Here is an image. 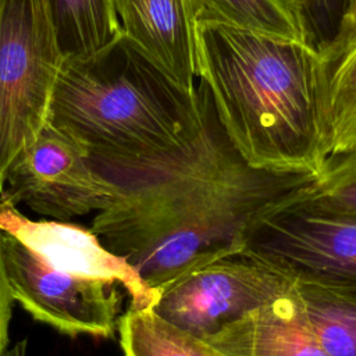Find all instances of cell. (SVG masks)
<instances>
[{
	"mask_svg": "<svg viewBox=\"0 0 356 356\" xmlns=\"http://www.w3.org/2000/svg\"><path fill=\"white\" fill-rule=\"evenodd\" d=\"M206 341L225 356H330L291 285Z\"/></svg>",
	"mask_w": 356,
	"mask_h": 356,
	"instance_id": "obj_11",
	"label": "cell"
},
{
	"mask_svg": "<svg viewBox=\"0 0 356 356\" xmlns=\"http://www.w3.org/2000/svg\"><path fill=\"white\" fill-rule=\"evenodd\" d=\"M0 256L14 300L35 320L70 337L115 335L121 307L117 284L56 270L4 231Z\"/></svg>",
	"mask_w": 356,
	"mask_h": 356,
	"instance_id": "obj_6",
	"label": "cell"
},
{
	"mask_svg": "<svg viewBox=\"0 0 356 356\" xmlns=\"http://www.w3.org/2000/svg\"><path fill=\"white\" fill-rule=\"evenodd\" d=\"M291 280L242 253L189 270L164 286L152 309L206 339L285 291Z\"/></svg>",
	"mask_w": 356,
	"mask_h": 356,
	"instance_id": "obj_8",
	"label": "cell"
},
{
	"mask_svg": "<svg viewBox=\"0 0 356 356\" xmlns=\"http://www.w3.org/2000/svg\"><path fill=\"white\" fill-rule=\"evenodd\" d=\"M305 192L324 206L356 214V146L330 157L321 174L305 186Z\"/></svg>",
	"mask_w": 356,
	"mask_h": 356,
	"instance_id": "obj_17",
	"label": "cell"
},
{
	"mask_svg": "<svg viewBox=\"0 0 356 356\" xmlns=\"http://www.w3.org/2000/svg\"><path fill=\"white\" fill-rule=\"evenodd\" d=\"M191 1L197 17L220 19L271 36L307 43L302 19L288 0Z\"/></svg>",
	"mask_w": 356,
	"mask_h": 356,
	"instance_id": "obj_15",
	"label": "cell"
},
{
	"mask_svg": "<svg viewBox=\"0 0 356 356\" xmlns=\"http://www.w3.org/2000/svg\"><path fill=\"white\" fill-rule=\"evenodd\" d=\"M305 316L330 356H356V289L292 281Z\"/></svg>",
	"mask_w": 356,
	"mask_h": 356,
	"instance_id": "obj_13",
	"label": "cell"
},
{
	"mask_svg": "<svg viewBox=\"0 0 356 356\" xmlns=\"http://www.w3.org/2000/svg\"><path fill=\"white\" fill-rule=\"evenodd\" d=\"M14 298L11 295L10 286L6 280L1 256H0V356L8 349L10 343V323L13 318V305Z\"/></svg>",
	"mask_w": 356,
	"mask_h": 356,
	"instance_id": "obj_20",
	"label": "cell"
},
{
	"mask_svg": "<svg viewBox=\"0 0 356 356\" xmlns=\"http://www.w3.org/2000/svg\"><path fill=\"white\" fill-rule=\"evenodd\" d=\"M325 71V125L332 157L356 146V40Z\"/></svg>",
	"mask_w": 356,
	"mask_h": 356,
	"instance_id": "obj_16",
	"label": "cell"
},
{
	"mask_svg": "<svg viewBox=\"0 0 356 356\" xmlns=\"http://www.w3.org/2000/svg\"><path fill=\"white\" fill-rule=\"evenodd\" d=\"M316 177L257 170L228 140L216 110L206 140L181 168L115 186L90 229L159 292L189 270L241 252L248 225Z\"/></svg>",
	"mask_w": 356,
	"mask_h": 356,
	"instance_id": "obj_1",
	"label": "cell"
},
{
	"mask_svg": "<svg viewBox=\"0 0 356 356\" xmlns=\"http://www.w3.org/2000/svg\"><path fill=\"white\" fill-rule=\"evenodd\" d=\"M115 195L86 149L46 122L8 168L0 202L15 207L25 203L40 216L67 221L106 209Z\"/></svg>",
	"mask_w": 356,
	"mask_h": 356,
	"instance_id": "obj_7",
	"label": "cell"
},
{
	"mask_svg": "<svg viewBox=\"0 0 356 356\" xmlns=\"http://www.w3.org/2000/svg\"><path fill=\"white\" fill-rule=\"evenodd\" d=\"M61 63L44 0H0V193L47 121Z\"/></svg>",
	"mask_w": 356,
	"mask_h": 356,
	"instance_id": "obj_5",
	"label": "cell"
},
{
	"mask_svg": "<svg viewBox=\"0 0 356 356\" xmlns=\"http://www.w3.org/2000/svg\"><path fill=\"white\" fill-rule=\"evenodd\" d=\"M298 11L307 43L321 56L338 33L346 0H288Z\"/></svg>",
	"mask_w": 356,
	"mask_h": 356,
	"instance_id": "obj_18",
	"label": "cell"
},
{
	"mask_svg": "<svg viewBox=\"0 0 356 356\" xmlns=\"http://www.w3.org/2000/svg\"><path fill=\"white\" fill-rule=\"evenodd\" d=\"M122 32L174 82L195 89V19L191 0H114Z\"/></svg>",
	"mask_w": 356,
	"mask_h": 356,
	"instance_id": "obj_10",
	"label": "cell"
},
{
	"mask_svg": "<svg viewBox=\"0 0 356 356\" xmlns=\"http://www.w3.org/2000/svg\"><path fill=\"white\" fill-rule=\"evenodd\" d=\"M26 346H28L26 339L18 341L11 348L7 349L4 356H26Z\"/></svg>",
	"mask_w": 356,
	"mask_h": 356,
	"instance_id": "obj_21",
	"label": "cell"
},
{
	"mask_svg": "<svg viewBox=\"0 0 356 356\" xmlns=\"http://www.w3.org/2000/svg\"><path fill=\"white\" fill-rule=\"evenodd\" d=\"M305 186L248 225L239 253L291 281L356 289V214L313 200Z\"/></svg>",
	"mask_w": 356,
	"mask_h": 356,
	"instance_id": "obj_4",
	"label": "cell"
},
{
	"mask_svg": "<svg viewBox=\"0 0 356 356\" xmlns=\"http://www.w3.org/2000/svg\"><path fill=\"white\" fill-rule=\"evenodd\" d=\"M195 60L220 125L248 165L321 174L330 157L327 71L314 47L196 17Z\"/></svg>",
	"mask_w": 356,
	"mask_h": 356,
	"instance_id": "obj_2",
	"label": "cell"
},
{
	"mask_svg": "<svg viewBox=\"0 0 356 356\" xmlns=\"http://www.w3.org/2000/svg\"><path fill=\"white\" fill-rule=\"evenodd\" d=\"M63 58L90 56L121 33L114 0H44Z\"/></svg>",
	"mask_w": 356,
	"mask_h": 356,
	"instance_id": "obj_12",
	"label": "cell"
},
{
	"mask_svg": "<svg viewBox=\"0 0 356 356\" xmlns=\"http://www.w3.org/2000/svg\"><path fill=\"white\" fill-rule=\"evenodd\" d=\"M124 356H225L206 339L172 324L152 307H129L118 317Z\"/></svg>",
	"mask_w": 356,
	"mask_h": 356,
	"instance_id": "obj_14",
	"label": "cell"
},
{
	"mask_svg": "<svg viewBox=\"0 0 356 356\" xmlns=\"http://www.w3.org/2000/svg\"><path fill=\"white\" fill-rule=\"evenodd\" d=\"M211 110L203 83L179 86L122 32L90 56L63 58L46 122L95 160L172 164L199 147Z\"/></svg>",
	"mask_w": 356,
	"mask_h": 356,
	"instance_id": "obj_3",
	"label": "cell"
},
{
	"mask_svg": "<svg viewBox=\"0 0 356 356\" xmlns=\"http://www.w3.org/2000/svg\"><path fill=\"white\" fill-rule=\"evenodd\" d=\"M356 40V0H346L339 29L332 43L321 56L325 67L337 61L341 54Z\"/></svg>",
	"mask_w": 356,
	"mask_h": 356,
	"instance_id": "obj_19",
	"label": "cell"
},
{
	"mask_svg": "<svg viewBox=\"0 0 356 356\" xmlns=\"http://www.w3.org/2000/svg\"><path fill=\"white\" fill-rule=\"evenodd\" d=\"M0 231L15 236L56 270L122 286L129 307H152L157 300L136 270L108 250L90 228L60 220H31L15 206L0 202Z\"/></svg>",
	"mask_w": 356,
	"mask_h": 356,
	"instance_id": "obj_9",
	"label": "cell"
}]
</instances>
